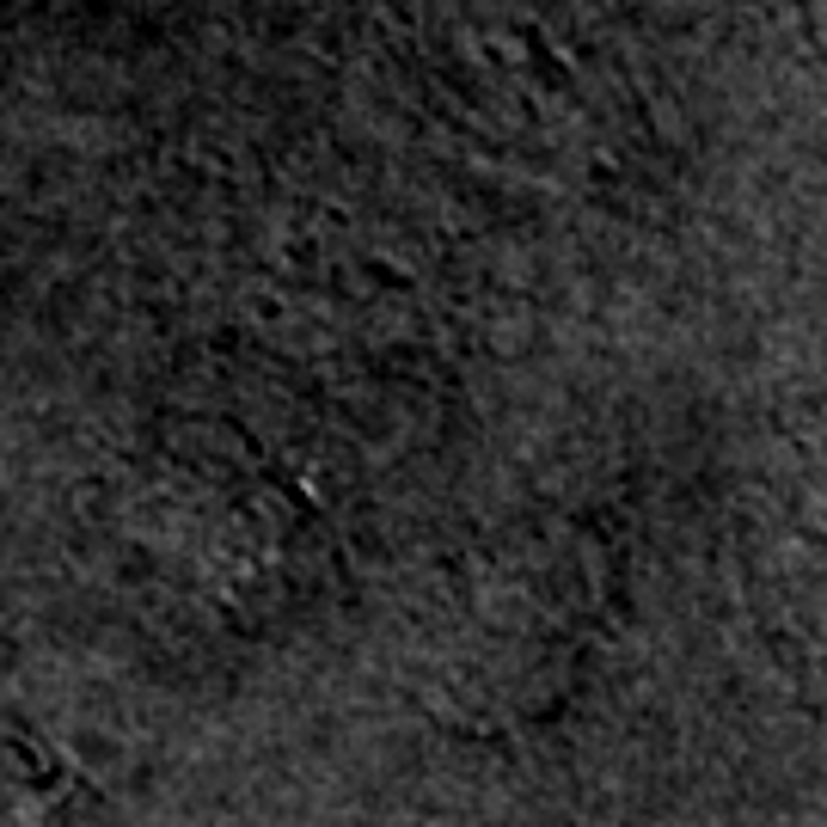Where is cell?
I'll use <instances>...</instances> for the list:
<instances>
[{
    "label": "cell",
    "mask_w": 827,
    "mask_h": 827,
    "mask_svg": "<svg viewBox=\"0 0 827 827\" xmlns=\"http://www.w3.org/2000/svg\"><path fill=\"white\" fill-rule=\"evenodd\" d=\"M0 827H68V772L0 705Z\"/></svg>",
    "instance_id": "6da1fadb"
}]
</instances>
